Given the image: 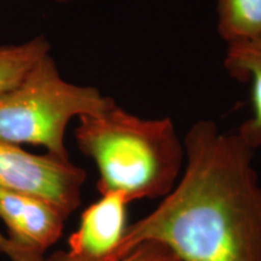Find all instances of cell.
I'll use <instances>...</instances> for the list:
<instances>
[{"label":"cell","instance_id":"obj_1","mask_svg":"<svg viewBox=\"0 0 261 261\" xmlns=\"http://www.w3.org/2000/svg\"><path fill=\"white\" fill-rule=\"evenodd\" d=\"M180 178L148 215L128 224L112 256L154 241L180 261H261V184L257 149L240 128L212 120L192 123L182 138Z\"/></svg>","mask_w":261,"mask_h":261},{"label":"cell","instance_id":"obj_2","mask_svg":"<svg viewBox=\"0 0 261 261\" xmlns=\"http://www.w3.org/2000/svg\"><path fill=\"white\" fill-rule=\"evenodd\" d=\"M77 148L99 173V194L119 192L129 203L167 196L184 168L185 152L169 116L143 119L115 100L103 112L80 116Z\"/></svg>","mask_w":261,"mask_h":261},{"label":"cell","instance_id":"obj_3","mask_svg":"<svg viewBox=\"0 0 261 261\" xmlns=\"http://www.w3.org/2000/svg\"><path fill=\"white\" fill-rule=\"evenodd\" d=\"M113 102L97 87L64 80L47 54L18 84L0 93V140L40 145L52 155L70 159L64 142L69 122L103 112Z\"/></svg>","mask_w":261,"mask_h":261},{"label":"cell","instance_id":"obj_4","mask_svg":"<svg viewBox=\"0 0 261 261\" xmlns=\"http://www.w3.org/2000/svg\"><path fill=\"white\" fill-rule=\"evenodd\" d=\"M87 174L70 159L35 155L0 140V189L32 195L69 218L81 204Z\"/></svg>","mask_w":261,"mask_h":261},{"label":"cell","instance_id":"obj_5","mask_svg":"<svg viewBox=\"0 0 261 261\" xmlns=\"http://www.w3.org/2000/svg\"><path fill=\"white\" fill-rule=\"evenodd\" d=\"M0 219L15 246L44 256L61 238L67 218L41 198L0 189Z\"/></svg>","mask_w":261,"mask_h":261},{"label":"cell","instance_id":"obj_6","mask_svg":"<svg viewBox=\"0 0 261 261\" xmlns=\"http://www.w3.org/2000/svg\"><path fill=\"white\" fill-rule=\"evenodd\" d=\"M129 201L119 192H106L83 212L80 225L68 240V252L83 259L112 256L127 227Z\"/></svg>","mask_w":261,"mask_h":261},{"label":"cell","instance_id":"obj_7","mask_svg":"<svg viewBox=\"0 0 261 261\" xmlns=\"http://www.w3.org/2000/svg\"><path fill=\"white\" fill-rule=\"evenodd\" d=\"M224 69L231 79L249 85L252 116L240 128L256 148L261 146V35L226 45Z\"/></svg>","mask_w":261,"mask_h":261},{"label":"cell","instance_id":"obj_8","mask_svg":"<svg viewBox=\"0 0 261 261\" xmlns=\"http://www.w3.org/2000/svg\"><path fill=\"white\" fill-rule=\"evenodd\" d=\"M217 32L225 44L261 35V0H214Z\"/></svg>","mask_w":261,"mask_h":261},{"label":"cell","instance_id":"obj_9","mask_svg":"<svg viewBox=\"0 0 261 261\" xmlns=\"http://www.w3.org/2000/svg\"><path fill=\"white\" fill-rule=\"evenodd\" d=\"M50 51L51 44L44 35L18 45L0 46V93L18 84L33 65Z\"/></svg>","mask_w":261,"mask_h":261},{"label":"cell","instance_id":"obj_10","mask_svg":"<svg viewBox=\"0 0 261 261\" xmlns=\"http://www.w3.org/2000/svg\"><path fill=\"white\" fill-rule=\"evenodd\" d=\"M41 261H180L167 247L154 241L137 244L128 252L119 256H109L104 259H83L68 252L58 250L48 257H42Z\"/></svg>","mask_w":261,"mask_h":261},{"label":"cell","instance_id":"obj_11","mask_svg":"<svg viewBox=\"0 0 261 261\" xmlns=\"http://www.w3.org/2000/svg\"><path fill=\"white\" fill-rule=\"evenodd\" d=\"M0 253L8 255L11 261H40L44 257L19 249L10 241L9 237H5L2 232H0Z\"/></svg>","mask_w":261,"mask_h":261},{"label":"cell","instance_id":"obj_12","mask_svg":"<svg viewBox=\"0 0 261 261\" xmlns=\"http://www.w3.org/2000/svg\"><path fill=\"white\" fill-rule=\"evenodd\" d=\"M52 2L61 3V4H67V3H74V2H79V0H52Z\"/></svg>","mask_w":261,"mask_h":261}]
</instances>
